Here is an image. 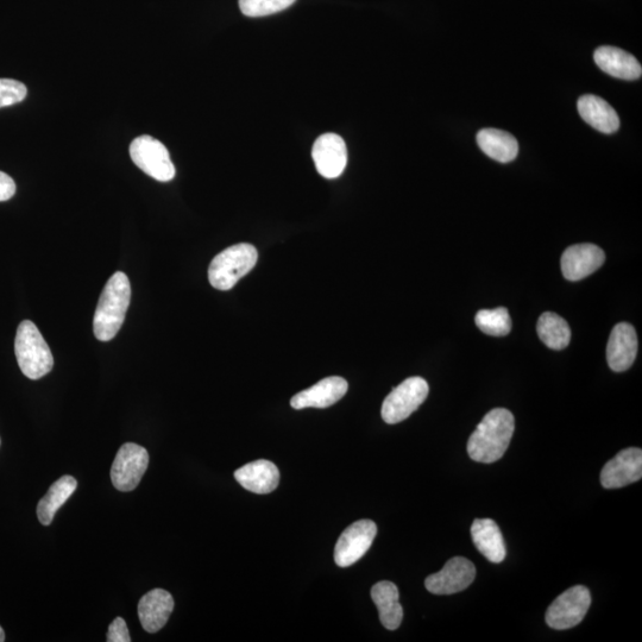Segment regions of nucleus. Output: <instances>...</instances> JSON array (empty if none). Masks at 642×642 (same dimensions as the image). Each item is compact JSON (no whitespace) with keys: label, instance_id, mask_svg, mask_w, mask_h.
Segmentation results:
<instances>
[{"label":"nucleus","instance_id":"1","mask_svg":"<svg viewBox=\"0 0 642 642\" xmlns=\"http://www.w3.org/2000/svg\"><path fill=\"white\" fill-rule=\"evenodd\" d=\"M514 431V415L505 408L492 409L469 438L470 458L486 464L499 461L511 444Z\"/></svg>","mask_w":642,"mask_h":642},{"label":"nucleus","instance_id":"2","mask_svg":"<svg viewBox=\"0 0 642 642\" xmlns=\"http://www.w3.org/2000/svg\"><path fill=\"white\" fill-rule=\"evenodd\" d=\"M131 299V286L127 275L117 272L107 281L100 295L93 318L94 336L100 342H110L124 324Z\"/></svg>","mask_w":642,"mask_h":642},{"label":"nucleus","instance_id":"3","mask_svg":"<svg viewBox=\"0 0 642 642\" xmlns=\"http://www.w3.org/2000/svg\"><path fill=\"white\" fill-rule=\"evenodd\" d=\"M15 352L22 373L30 380H40L52 371L54 358L37 326L24 320L18 326Z\"/></svg>","mask_w":642,"mask_h":642},{"label":"nucleus","instance_id":"4","mask_svg":"<svg viewBox=\"0 0 642 642\" xmlns=\"http://www.w3.org/2000/svg\"><path fill=\"white\" fill-rule=\"evenodd\" d=\"M258 253L254 245H232L213 258L209 268V280L218 291H230L238 281L256 266Z\"/></svg>","mask_w":642,"mask_h":642},{"label":"nucleus","instance_id":"5","mask_svg":"<svg viewBox=\"0 0 642 642\" xmlns=\"http://www.w3.org/2000/svg\"><path fill=\"white\" fill-rule=\"evenodd\" d=\"M428 392L430 387L423 377H409L383 401L382 419L389 425L401 423L424 404Z\"/></svg>","mask_w":642,"mask_h":642},{"label":"nucleus","instance_id":"6","mask_svg":"<svg viewBox=\"0 0 642 642\" xmlns=\"http://www.w3.org/2000/svg\"><path fill=\"white\" fill-rule=\"evenodd\" d=\"M132 162L151 178L160 181H172L175 176L174 163L165 144L156 138L144 135L135 138L130 146Z\"/></svg>","mask_w":642,"mask_h":642},{"label":"nucleus","instance_id":"7","mask_svg":"<svg viewBox=\"0 0 642 642\" xmlns=\"http://www.w3.org/2000/svg\"><path fill=\"white\" fill-rule=\"evenodd\" d=\"M591 606V595L587 587L576 585L558 596L546 612V623L557 631H564L579 625Z\"/></svg>","mask_w":642,"mask_h":642},{"label":"nucleus","instance_id":"8","mask_svg":"<svg viewBox=\"0 0 642 642\" xmlns=\"http://www.w3.org/2000/svg\"><path fill=\"white\" fill-rule=\"evenodd\" d=\"M149 465V453L142 446L127 443L119 449L112 464L111 480L119 492L128 493L136 489Z\"/></svg>","mask_w":642,"mask_h":642},{"label":"nucleus","instance_id":"9","mask_svg":"<svg viewBox=\"0 0 642 642\" xmlns=\"http://www.w3.org/2000/svg\"><path fill=\"white\" fill-rule=\"evenodd\" d=\"M376 534L377 526L371 520H360L346 528L337 541L336 564L348 568L358 562L373 545Z\"/></svg>","mask_w":642,"mask_h":642},{"label":"nucleus","instance_id":"10","mask_svg":"<svg viewBox=\"0 0 642 642\" xmlns=\"http://www.w3.org/2000/svg\"><path fill=\"white\" fill-rule=\"evenodd\" d=\"M475 577V565L467 558L455 557L437 574L428 576L425 587L434 595H452L469 588Z\"/></svg>","mask_w":642,"mask_h":642},{"label":"nucleus","instance_id":"11","mask_svg":"<svg viewBox=\"0 0 642 642\" xmlns=\"http://www.w3.org/2000/svg\"><path fill=\"white\" fill-rule=\"evenodd\" d=\"M317 171L325 179H337L348 165V149L341 136L325 134L317 138L312 149Z\"/></svg>","mask_w":642,"mask_h":642},{"label":"nucleus","instance_id":"12","mask_svg":"<svg viewBox=\"0 0 642 642\" xmlns=\"http://www.w3.org/2000/svg\"><path fill=\"white\" fill-rule=\"evenodd\" d=\"M606 261L604 251L595 244H576L566 249L560 267L566 280L575 282L588 278Z\"/></svg>","mask_w":642,"mask_h":642},{"label":"nucleus","instance_id":"13","mask_svg":"<svg viewBox=\"0 0 642 642\" xmlns=\"http://www.w3.org/2000/svg\"><path fill=\"white\" fill-rule=\"evenodd\" d=\"M642 451L637 448L622 450L609 461L601 472V483L606 489H619L641 480Z\"/></svg>","mask_w":642,"mask_h":642},{"label":"nucleus","instance_id":"14","mask_svg":"<svg viewBox=\"0 0 642 642\" xmlns=\"http://www.w3.org/2000/svg\"><path fill=\"white\" fill-rule=\"evenodd\" d=\"M638 336L631 324L616 325L607 345V362L615 373H622L632 367L638 355Z\"/></svg>","mask_w":642,"mask_h":642},{"label":"nucleus","instance_id":"15","mask_svg":"<svg viewBox=\"0 0 642 642\" xmlns=\"http://www.w3.org/2000/svg\"><path fill=\"white\" fill-rule=\"evenodd\" d=\"M348 388V382L343 377H326V379L319 381L317 385L294 395L291 400V406L294 409H298V411L304 408H327L342 400L346 392H348Z\"/></svg>","mask_w":642,"mask_h":642},{"label":"nucleus","instance_id":"16","mask_svg":"<svg viewBox=\"0 0 642 642\" xmlns=\"http://www.w3.org/2000/svg\"><path fill=\"white\" fill-rule=\"evenodd\" d=\"M174 599L167 590L154 589L138 603L137 613L144 631L157 633L167 625L173 613Z\"/></svg>","mask_w":642,"mask_h":642},{"label":"nucleus","instance_id":"17","mask_svg":"<svg viewBox=\"0 0 642 642\" xmlns=\"http://www.w3.org/2000/svg\"><path fill=\"white\" fill-rule=\"evenodd\" d=\"M236 481L255 494H269L279 486L280 471L266 459L244 465L235 472Z\"/></svg>","mask_w":642,"mask_h":642},{"label":"nucleus","instance_id":"18","mask_svg":"<svg viewBox=\"0 0 642 642\" xmlns=\"http://www.w3.org/2000/svg\"><path fill=\"white\" fill-rule=\"evenodd\" d=\"M596 65L604 73L621 80H637L642 75L640 62L620 48L603 46L594 54Z\"/></svg>","mask_w":642,"mask_h":642},{"label":"nucleus","instance_id":"19","mask_svg":"<svg viewBox=\"0 0 642 642\" xmlns=\"http://www.w3.org/2000/svg\"><path fill=\"white\" fill-rule=\"evenodd\" d=\"M471 537L476 549L489 562L499 564L507 556L505 539L500 527L492 519H477L471 526Z\"/></svg>","mask_w":642,"mask_h":642},{"label":"nucleus","instance_id":"20","mask_svg":"<svg viewBox=\"0 0 642 642\" xmlns=\"http://www.w3.org/2000/svg\"><path fill=\"white\" fill-rule=\"evenodd\" d=\"M578 112L585 123L603 134H613L620 128V118L606 100L591 96H583L578 100Z\"/></svg>","mask_w":642,"mask_h":642},{"label":"nucleus","instance_id":"21","mask_svg":"<svg viewBox=\"0 0 642 642\" xmlns=\"http://www.w3.org/2000/svg\"><path fill=\"white\" fill-rule=\"evenodd\" d=\"M399 589L392 582L383 581L371 589V599L379 609L382 625L389 631H395L404 619V609L399 602Z\"/></svg>","mask_w":642,"mask_h":642},{"label":"nucleus","instance_id":"22","mask_svg":"<svg viewBox=\"0 0 642 642\" xmlns=\"http://www.w3.org/2000/svg\"><path fill=\"white\" fill-rule=\"evenodd\" d=\"M477 143L484 154L497 162H512L519 154L516 138L499 129H482L477 134Z\"/></svg>","mask_w":642,"mask_h":642},{"label":"nucleus","instance_id":"23","mask_svg":"<svg viewBox=\"0 0 642 642\" xmlns=\"http://www.w3.org/2000/svg\"><path fill=\"white\" fill-rule=\"evenodd\" d=\"M77 487L78 482L72 476H62L50 486L48 493L42 497L37 506V516L42 525L52 524L56 512L65 505Z\"/></svg>","mask_w":642,"mask_h":642},{"label":"nucleus","instance_id":"24","mask_svg":"<svg viewBox=\"0 0 642 642\" xmlns=\"http://www.w3.org/2000/svg\"><path fill=\"white\" fill-rule=\"evenodd\" d=\"M538 336L547 348L563 350L570 344L571 330L565 319L553 312L541 314L538 325Z\"/></svg>","mask_w":642,"mask_h":642},{"label":"nucleus","instance_id":"25","mask_svg":"<svg viewBox=\"0 0 642 642\" xmlns=\"http://www.w3.org/2000/svg\"><path fill=\"white\" fill-rule=\"evenodd\" d=\"M475 323L488 336L503 337L512 330V319L505 307L478 311Z\"/></svg>","mask_w":642,"mask_h":642},{"label":"nucleus","instance_id":"26","mask_svg":"<svg viewBox=\"0 0 642 642\" xmlns=\"http://www.w3.org/2000/svg\"><path fill=\"white\" fill-rule=\"evenodd\" d=\"M297 0H239V9L248 17H264L291 8Z\"/></svg>","mask_w":642,"mask_h":642},{"label":"nucleus","instance_id":"27","mask_svg":"<svg viewBox=\"0 0 642 642\" xmlns=\"http://www.w3.org/2000/svg\"><path fill=\"white\" fill-rule=\"evenodd\" d=\"M27 94L28 88L21 81L0 79V109L23 102Z\"/></svg>","mask_w":642,"mask_h":642},{"label":"nucleus","instance_id":"28","mask_svg":"<svg viewBox=\"0 0 642 642\" xmlns=\"http://www.w3.org/2000/svg\"><path fill=\"white\" fill-rule=\"evenodd\" d=\"M106 640L109 642H130V633L127 622L122 618H117L109 626Z\"/></svg>","mask_w":642,"mask_h":642},{"label":"nucleus","instance_id":"29","mask_svg":"<svg viewBox=\"0 0 642 642\" xmlns=\"http://www.w3.org/2000/svg\"><path fill=\"white\" fill-rule=\"evenodd\" d=\"M16 193V184L14 179L8 174L0 172V201H8Z\"/></svg>","mask_w":642,"mask_h":642},{"label":"nucleus","instance_id":"30","mask_svg":"<svg viewBox=\"0 0 642 642\" xmlns=\"http://www.w3.org/2000/svg\"><path fill=\"white\" fill-rule=\"evenodd\" d=\"M3 641H5V633H4V629L0 627V642H3Z\"/></svg>","mask_w":642,"mask_h":642}]
</instances>
